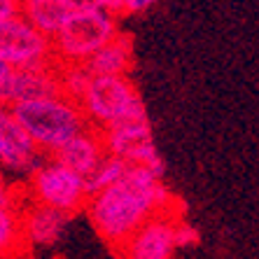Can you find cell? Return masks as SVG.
I'll return each mask as SVG.
<instances>
[{
  "instance_id": "6da1fadb",
  "label": "cell",
  "mask_w": 259,
  "mask_h": 259,
  "mask_svg": "<svg viewBox=\"0 0 259 259\" xmlns=\"http://www.w3.org/2000/svg\"><path fill=\"white\" fill-rule=\"evenodd\" d=\"M84 212L96 234L117 250L152 217H182V205L163 182V175L131 166L121 182L91 194Z\"/></svg>"
},
{
  "instance_id": "7a4b0ae2",
  "label": "cell",
  "mask_w": 259,
  "mask_h": 259,
  "mask_svg": "<svg viewBox=\"0 0 259 259\" xmlns=\"http://www.w3.org/2000/svg\"><path fill=\"white\" fill-rule=\"evenodd\" d=\"M10 110L42 157H54L68 140L89 128L79 103L63 94L17 103Z\"/></svg>"
},
{
  "instance_id": "3957f363",
  "label": "cell",
  "mask_w": 259,
  "mask_h": 259,
  "mask_svg": "<svg viewBox=\"0 0 259 259\" xmlns=\"http://www.w3.org/2000/svg\"><path fill=\"white\" fill-rule=\"evenodd\" d=\"M119 35L117 14L82 3L70 7L66 21L52 37L54 63H87L103 45Z\"/></svg>"
},
{
  "instance_id": "277c9868",
  "label": "cell",
  "mask_w": 259,
  "mask_h": 259,
  "mask_svg": "<svg viewBox=\"0 0 259 259\" xmlns=\"http://www.w3.org/2000/svg\"><path fill=\"white\" fill-rule=\"evenodd\" d=\"M24 199L66 212L68 217L84 210L89 201V187L84 175L75 173L56 157H42L35 168L26 175Z\"/></svg>"
},
{
  "instance_id": "5b68a950",
  "label": "cell",
  "mask_w": 259,
  "mask_h": 259,
  "mask_svg": "<svg viewBox=\"0 0 259 259\" xmlns=\"http://www.w3.org/2000/svg\"><path fill=\"white\" fill-rule=\"evenodd\" d=\"M77 103L89 121V126L98 128V131L121 124V121L147 117L143 98L128 75L94 77Z\"/></svg>"
},
{
  "instance_id": "8992f818",
  "label": "cell",
  "mask_w": 259,
  "mask_h": 259,
  "mask_svg": "<svg viewBox=\"0 0 259 259\" xmlns=\"http://www.w3.org/2000/svg\"><path fill=\"white\" fill-rule=\"evenodd\" d=\"M0 61L12 70L54 66V47L21 14H14L0 21Z\"/></svg>"
},
{
  "instance_id": "52a82bcc",
  "label": "cell",
  "mask_w": 259,
  "mask_h": 259,
  "mask_svg": "<svg viewBox=\"0 0 259 259\" xmlns=\"http://www.w3.org/2000/svg\"><path fill=\"white\" fill-rule=\"evenodd\" d=\"M101 136H103V145H105L108 154L124 159L128 166L150 168L152 173H157V175L166 173L161 154L154 147L150 117L121 121V124H115V126H110V128H103Z\"/></svg>"
},
{
  "instance_id": "ba28073f",
  "label": "cell",
  "mask_w": 259,
  "mask_h": 259,
  "mask_svg": "<svg viewBox=\"0 0 259 259\" xmlns=\"http://www.w3.org/2000/svg\"><path fill=\"white\" fill-rule=\"evenodd\" d=\"M175 215H157L147 220L136 234L117 247L119 259H173L175 245Z\"/></svg>"
},
{
  "instance_id": "9c48e42d",
  "label": "cell",
  "mask_w": 259,
  "mask_h": 259,
  "mask_svg": "<svg viewBox=\"0 0 259 259\" xmlns=\"http://www.w3.org/2000/svg\"><path fill=\"white\" fill-rule=\"evenodd\" d=\"M40 159H42L40 150L19 126L10 105L0 103V170L28 175L40 163Z\"/></svg>"
},
{
  "instance_id": "30bf717a",
  "label": "cell",
  "mask_w": 259,
  "mask_h": 259,
  "mask_svg": "<svg viewBox=\"0 0 259 259\" xmlns=\"http://www.w3.org/2000/svg\"><path fill=\"white\" fill-rule=\"evenodd\" d=\"M61 94L56 66L45 68H26V70H10L5 84L0 89V103L17 105V103L35 101Z\"/></svg>"
},
{
  "instance_id": "8fae6325",
  "label": "cell",
  "mask_w": 259,
  "mask_h": 259,
  "mask_svg": "<svg viewBox=\"0 0 259 259\" xmlns=\"http://www.w3.org/2000/svg\"><path fill=\"white\" fill-rule=\"evenodd\" d=\"M70 217L66 212H59L54 208L40 203H30L24 199L21 205V231H24V241L28 250H37V247H52L63 238L68 229Z\"/></svg>"
},
{
  "instance_id": "7c38bea8",
  "label": "cell",
  "mask_w": 259,
  "mask_h": 259,
  "mask_svg": "<svg viewBox=\"0 0 259 259\" xmlns=\"http://www.w3.org/2000/svg\"><path fill=\"white\" fill-rule=\"evenodd\" d=\"M105 154H108V152H105V145H103L101 131L89 126L82 133H77L72 140H68L54 157L59 159L63 166H68L70 170L89 178Z\"/></svg>"
},
{
  "instance_id": "4fadbf2b",
  "label": "cell",
  "mask_w": 259,
  "mask_h": 259,
  "mask_svg": "<svg viewBox=\"0 0 259 259\" xmlns=\"http://www.w3.org/2000/svg\"><path fill=\"white\" fill-rule=\"evenodd\" d=\"M87 68L94 77H121L128 75L133 68V40L128 33L112 37L108 45H103L96 54L87 61Z\"/></svg>"
},
{
  "instance_id": "5bb4252c",
  "label": "cell",
  "mask_w": 259,
  "mask_h": 259,
  "mask_svg": "<svg viewBox=\"0 0 259 259\" xmlns=\"http://www.w3.org/2000/svg\"><path fill=\"white\" fill-rule=\"evenodd\" d=\"M24 194L12 201H0V259H19L30 254L21 231Z\"/></svg>"
},
{
  "instance_id": "9a60e30c",
  "label": "cell",
  "mask_w": 259,
  "mask_h": 259,
  "mask_svg": "<svg viewBox=\"0 0 259 259\" xmlns=\"http://www.w3.org/2000/svg\"><path fill=\"white\" fill-rule=\"evenodd\" d=\"M70 5L66 0H19V14L49 40L63 26Z\"/></svg>"
},
{
  "instance_id": "2e32d148",
  "label": "cell",
  "mask_w": 259,
  "mask_h": 259,
  "mask_svg": "<svg viewBox=\"0 0 259 259\" xmlns=\"http://www.w3.org/2000/svg\"><path fill=\"white\" fill-rule=\"evenodd\" d=\"M56 75H59V89L63 96L79 101L82 94L87 91L89 82L94 79L91 70L87 68V63H54Z\"/></svg>"
},
{
  "instance_id": "e0dca14e",
  "label": "cell",
  "mask_w": 259,
  "mask_h": 259,
  "mask_svg": "<svg viewBox=\"0 0 259 259\" xmlns=\"http://www.w3.org/2000/svg\"><path fill=\"white\" fill-rule=\"evenodd\" d=\"M128 168H131V166H128L124 159L112 157V154H105V157L101 159V163H98L96 168H94V173L87 178V187H89V194L101 192V189L110 187V185H117V182H121L124 178H126Z\"/></svg>"
},
{
  "instance_id": "ac0fdd59",
  "label": "cell",
  "mask_w": 259,
  "mask_h": 259,
  "mask_svg": "<svg viewBox=\"0 0 259 259\" xmlns=\"http://www.w3.org/2000/svg\"><path fill=\"white\" fill-rule=\"evenodd\" d=\"M196 243H199V231H196V227H192L185 217H180V220L175 222V245H178V250H180V247L196 245Z\"/></svg>"
},
{
  "instance_id": "d6986e66",
  "label": "cell",
  "mask_w": 259,
  "mask_h": 259,
  "mask_svg": "<svg viewBox=\"0 0 259 259\" xmlns=\"http://www.w3.org/2000/svg\"><path fill=\"white\" fill-rule=\"evenodd\" d=\"M157 3L159 0H119V17L121 14H143Z\"/></svg>"
},
{
  "instance_id": "ffe728a7",
  "label": "cell",
  "mask_w": 259,
  "mask_h": 259,
  "mask_svg": "<svg viewBox=\"0 0 259 259\" xmlns=\"http://www.w3.org/2000/svg\"><path fill=\"white\" fill-rule=\"evenodd\" d=\"M21 196V192L19 189H14L10 182H7L5 173L0 170V201H12V199H19Z\"/></svg>"
},
{
  "instance_id": "44dd1931",
  "label": "cell",
  "mask_w": 259,
  "mask_h": 259,
  "mask_svg": "<svg viewBox=\"0 0 259 259\" xmlns=\"http://www.w3.org/2000/svg\"><path fill=\"white\" fill-rule=\"evenodd\" d=\"M87 3H91V5H96V7H101V10H105V12L119 17V0H87Z\"/></svg>"
},
{
  "instance_id": "7402d4cb",
  "label": "cell",
  "mask_w": 259,
  "mask_h": 259,
  "mask_svg": "<svg viewBox=\"0 0 259 259\" xmlns=\"http://www.w3.org/2000/svg\"><path fill=\"white\" fill-rule=\"evenodd\" d=\"M10 70H12V68L5 66V63L0 61V89H3V84H5V79H7V75H10Z\"/></svg>"
}]
</instances>
